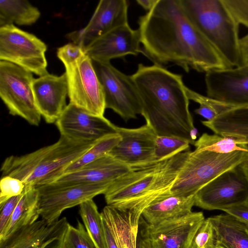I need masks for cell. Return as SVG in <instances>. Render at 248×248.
<instances>
[{
  "mask_svg": "<svg viewBox=\"0 0 248 248\" xmlns=\"http://www.w3.org/2000/svg\"><path fill=\"white\" fill-rule=\"evenodd\" d=\"M95 141L76 140L61 135L52 144L24 155L6 157L1 164V176L16 178L25 187L37 188L51 184Z\"/></svg>",
  "mask_w": 248,
  "mask_h": 248,
  "instance_id": "obj_3",
  "label": "cell"
},
{
  "mask_svg": "<svg viewBox=\"0 0 248 248\" xmlns=\"http://www.w3.org/2000/svg\"><path fill=\"white\" fill-rule=\"evenodd\" d=\"M194 145L198 151L207 150L219 154H228L235 151H248V144L242 140L216 134L203 133Z\"/></svg>",
  "mask_w": 248,
  "mask_h": 248,
  "instance_id": "obj_29",
  "label": "cell"
},
{
  "mask_svg": "<svg viewBox=\"0 0 248 248\" xmlns=\"http://www.w3.org/2000/svg\"><path fill=\"white\" fill-rule=\"evenodd\" d=\"M138 24L142 53L154 64L172 63L186 72L205 73L230 67L187 16L180 0H157Z\"/></svg>",
  "mask_w": 248,
  "mask_h": 248,
  "instance_id": "obj_1",
  "label": "cell"
},
{
  "mask_svg": "<svg viewBox=\"0 0 248 248\" xmlns=\"http://www.w3.org/2000/svg\"><path fill=\"white\" fill-rule=\"evenodd\" d=\"M141 205H107L101 214L110 224L119 248H136Z\"/></svg>",
  "mask_w": 248,
  "mask_h": 248,
  "instance_id": "obj_22",
  "label": "cell"
},
{
  "mask_svg": "<svg viewBox=\"0 0 248 248\" xmlns=\"http://www.w3.org/2000/svg\"><path fill=\"white\" fill-rule=\"evenodd\" d=\"M186 91L189 100H192L200 105V107L195 110V112L205 118L207 121H211L220 114L233 108L226 103L202 95L187 87Z\"/></svg>",
  "mask_w": 248,
  "mask_h": 248,
  "instance_id": "obj_31",
  "label": "cell"
},
{
  "mask_svg": "<svg viewBox=\"0 0 248 248\" xmlns=\"http://www.w3.org/2000/svg\"><path fill=\"white\" fill-rule=\"evenodd\" d=\"M38 193L34 187H25L22 197L16 206L8 228L0 239L4 240L19 229L38 220Z\"/></svg>",
  "mask_w": 248,
  "mask_h": 248,
  "instance_id": "obj_26",
  "label": "cell"
},
{
  "mask_svg": "<svg viewBox=\"0 0 248 248\" xmlns=\"http://www.w3.org/2000/svg\"><path fill=\"white\" fill-rule=\"evenodd\" d=\"M134 169L109 154L74 171L65 173L51 183L58 186L80 184H112Z\"/></svg>",
  "mask_w": 248,
  "mask_h": 248,
  "instance_id": "obj_21",
  "label": "cell"
},
{
  "mask_svg": "<svg viewBox=\"0 0 248 248\" xmlns=\"http://www.w3.org/2000/svg\"><path fill=\"white\" fill-rule=\"evenodd\" d=\"M138 29H132L128 24L117 27L84 48L93 61L109 62L114 59L142 53Z\"/></svg>",
  "mask_w": 248,
  "mask_h": 248,
  "instance_id": "obj_18",
  "label": "cell"
},
{
  "mask_svg": "<svg viewBox=\"0 0 248 248\" xmlns=\"http://www.w3.org/2000/svg\"><path fill=\"white\" fill-rule=\"evenodd\" d=\"M84 53L82 47L72 42L58 48L57 55L63 64H65L74 61Z\"/></svg>",
  "mask_w": 248,
  "mask_h": 248,
  "instance_id": "obj_38",
  "label": "cell"
},
{
  "mask_svg": "<svg viewBox=\"0 0 248 248\" xmlns=\"http://www.w3.org/2000/svg\"><path fill=\"white\" fill-rule=\"evenodd\" d=\"M195 196L183 197L170 195L156 200L142 211L141 217L149 224L178 218L191 212L195 205Z\"/></svg>",
  "mask_w": 248,
  "mask_h": 248,
  "instance_id": "obj_23",
  "label": "cell"
},
{
  "mask_svg": "<svg viewBox=\"0 0 248 248\" xmlns=\"http://www.w3.org/2000/svg\"><path fill=\"white\" fill-rule=\"evenodd\" d=\"M22 194L12 197L0 205V239L3 237L8 228L15 209Z\"/></svg>",
  "mask_w": 248,
  "mask_h": 248,
  "instance_id": "obj_37",
  "label": "cell"
},
{
  "mask_svg": "<svg viewBox=\"0 0 248 248\" xmlns=\"http://www.w3.org/2000/svg\"><path fill=\"white\" fill-rule=\"evenodd\" d=\"M32 73L13 63L0 62V97L10 114L38 126L41 115L32 90Z\"/></svg>",
  "mask_w": 248,
  "mask_h": 248,
  "instance_id": "obj_6",
  "label": "cell"
},
{
  "mask_svg": "<svg viewBox=\"0 0 248 248\" xmlns=\"http://www.w3.org/2000/svg\"><path fill=\"white\" fill-rule=\"evenodd\" d=\"M107 248H119L113 232L108 222L102 216Z\"/></svg>",
  "mask_w": 248,
  "mask_h": 248,
  "instance_id": "obj_40",
  "label": "cell"
},
{
  "mask_svg": "<svg viewBox=\"0 0 248 248\" xmlns=\"http://www.w3.org/2000/svg\"><path fill=\"white\" fill-rule=\"evenodd\" d=\"M46 44L14 24L0 27V60L13 63L39 77L48 74Z\"/></svg>",
  "mask_w": 248,
  "mask_h": 248,
  "instance_id": "obj_7",
  "label": "cell"
},
{
  "mask_svg": "<svg viewBox=\"0 0 248 248\" xmlns=\"http://www.w3.org/2000/svg\"><path fill=\"white\" fill-rule=\"evenodd\" d=\"M201 122L215 134L235 137L248 144V107L233 108L211 121Z\"/></svg>",
  "mask_w": 248,
  "mask_h": 248,
  "instance_id": "obj_24",
  "label": "cell"
},
{
  "mask_svg": "<svg viewBox=\"0 0 248 248\" xmlns=\"http://www.w3.org/2000/svg\"><path fill=\"white\" fill-rule=\"evenodd\" d=\"M36 105L46 123H55L66 108L67 76L47 74L34 78L32 84Z\"/></svg>",
  "mask_w": 248,
  "mask_h": 248,
  "instance_id": "obj_19",
  "label": "cell"
},
{
  "mask_svg": "<svg viewBox=\"0 0 248 248\" xmlns=\"http://www.w3.org/2000/svg\"><path fill=\"white\" fill-rule=\"evenodd\" d=\"M248 161V151L219 154L207 150L194 151L180 169L170 191L172 195L195 196L203 186L222 173Z\"/></svg>",
  "mask_w": 248,
  "mask_h": 248,
  "instance_id": "obj_5",
  "label": "cell"
},
{
  "mask_svg": "<svg viewBox=\"0 0 248 248\" xmlns=\"http://www.w3.org/2000/svg\"><path fill=\"white\" fill-rule=\"evenodd\" d=\"M116 128L121 140L109 155L134 169L157 163L154 152L157 135L148 124L135 128Z\"/></svg>",
  "mask_w": 248,
  "mask_h": 248,
  "instance_id": "obj_13",
  "label": "cell"
},
{
  "mask_svg": "<svg viewBox=\"0 0 248 248\" xmlns=\"http://www.w3.org/2000/svg\"><path fill=\"white\" fill-rule=\"evenodd\" d=\"M189 248H220L217 232L210 217L205 219L198 229Z\"/></svg>",
  "mask_w": 248,
  "mask_h": 248,
  "instance_id": "obj_33",
  "label": "cell"
},
{
  "mask_svg": "<svg viewBox=\"0 0 248 248\" xmlns=\"http://www.w3.org/2000/svg\"><path fill=\"white\" fill-rule=\"evenodd\" d=\"M64 245L65 248H96L83 225L79 220L76 227L68 224Z\"/></svg>",
  "mask_w": 248,
  "mask_h": 248,
  "instance_id": "obj_34",
  "label": "cell"
},
{
  "mask_svg": "<svg viewBox=\"0 0 248 248\" xmlns=\"http://www.w3.org/2000/svg\"><path fill=\"white\" fill-rule=\"evenodd\" d=\"M64 65L69 103L91 114L104 116L106 109L104 92L91 58L85 52Z\"/></svg>",
  "mask_w": 248,
  "mask_h": 248,
  "instance_id": "obj_8",
  "label": "cell"
},
{
  "mask_svg": "<svg viewBox=\"0 0 248 248\" xmlns=\"http://www.w3.org/2000/svg\"><path fill=\"white\" fill-rule=\"evenodd\" d=\"M165 160L134 169L116 179L104 194L107 205L131 202L140 198L156 179Z\"/></svg>",
  "mask_w": 248,
  "mask_h": 248,
  "instance_id": "obj_20",
  "label": "cell"
},
{
  "mask_svg": "<svg viewBox=\"0 0 248 248\" xmlns=\"http://www.w3.org/2000/svg\"><path fill=\"white\" fill-rule=\"evenodd\" d=\"M121 140V137L120 134L115 133L108 135L96 140L88 151L66 169L64 174L77 170L86 165L109 154L118 144Z\"/></svg>",
  "mask_w": 248,
  "mask_h": 248,
  "instance_id": "obj_30",
  "label": "cell"
},
{
  "mask_svg": "<svg viewBox=\"0 0 248 248\" xmlns=\"http://www.w3.org/2000/svg\"><path fill=\"white\" fill-rule=\"evenodd\" d=\"M24 184L20 180L10 176H1L0 182V205L9 199L22 194Z\"/></svg>",
  "mask_w": 248,
  "mask_h": 248,
  "instance_id": "obj_35",
  "label": "cell"
},
{
  "mask_svg": "<svg viewBox=\"0 0 248 248\" xmlns=\"http://www.w3.org/2000/svg\"><path fill=\"white\" fill-rule=\"evenodd\" d=\"M189 18L230 67L241 64L239 24L223 0H180Z\"/></svg>",
  "mask_w": 248,
  "mask_h": 248,
  "instance_id": "obj_4",
  "label": "cell"
},
{
  "mask_svg": "<svg viewBox=\"0 0 248 248\" xmlns=\"http://www.w3.org/2000/svg\"><path fill=\"white\" fill-rule=\"evenodd\" d=\"M241 167L244 173L248 179V161L243 163L241 165Z\"/></svg>",
  "mask_w": 248,
  "mask_h": 248,
  "instance_id": "obj_44",
  "label": "cell"
},
{
  "mask_svg": "<svg viewBox=\"0 0 248 248\" xmlns=\"http://www.w3.org/2000/svg\"><path fill=\"white\" fill-rule=\"evenodd\" d=\"M79 214L96 248H107L102 214L93 199L79 205Z\"/></svg>",
  "mask_w": 248,
  "mask_h": 248,
  "instance_id": "obj_28",
  "label": "cell"
},
{
  "mask_svg": "<svg viewBox=\"0 0 248 248\" xmlns=\"http://www.w3.org/2000/svg\"><path fill=\"white\" fill-rule=\"evenodd\" d=\"M102 86L106 108H110L125 122L141 114L138 94L131 76L121 72L110 62L93 61Z\"/></svg>",
  "mask_w": 248,
  "mask_h": 248,
  "instance_id": "obj_9",
  "label": "cell"
},
{
  "mask_svg": "<svg viewBox=\"0 0 248 248\" xmlns=\"http://www.w3.org/2000/svg\"><path fill=\"white\" fill-rule=\"evenodd\" d=\"M61 135L79 141H96L118 133L116 125L104 116L91 114L69 103L55 123Z\"/></svg>",
  "mask_w": 248,
  "mask_h": 248,
  "instance_id": "obj_15",
  "label": "cell"
},
{
  "mask_svg": "<svg viewBox=\"0 0 248 248\" xmlns=\"http://www.w3.org/2000/svg\"><path fill=\"white\" fill-rule=\"evenodd\" d=\"M241 64L248 65V33L240 38Z\"/></svg>",
  "mask_w": 248,
  "mask_h": 248,
  "instance_id": "obj_41",
  "label": "cell"
},
{
  "mask_svg": "<svg viewBox=\"0 0 248 248\" xmlns=\"http://www.w3.org/2000/svg\"><path fill=\"white\" fill-rule=\"evenodd\" d=\"M69 223L63 217L48 223L41 219L24 226L0 241V248H65Z\"/></svg>",
  "mask_w": 248,
  "mask_h": 248,
  "instance_id": "obj_16",
  "label": "cell"
},
{
  "mask_svg": "<svg viewBox=\"0 0 248 248\" xmlns=\"http://www.w3.org/2000/svg\"><path fill=\"white\" fill-rule=\"evenodd\" d=\"M157 0H137V3L145 10L150 11L156 2Z\"/></svg>",
  "mask_w": 248,
  "mask_h": 248,
  "instance_id": "obj_42",
  "label": "cell"
},
{
  "mask_svg": "<svg viewBox=\"0 0 248 248\" xmlns=\"http://www.w3.org/2000/svg\"><path fill=\"white\" fill-rule=\"evenodd\" d=\"M222 211L233 216L248 228V201L224 208Z\"/></svg>",
  "mask_w": 248,
  "mask_h": 248,
  "instance_id": "obj_39",
  "label": "cell"
},
{
  "mask_svg": "<svg viewBox=\"0 0 248 248\" xmlns=\"http://www.w3.org/2000/svg\"><path fill=\"white\" fill-rule=\"evenodd\" d=\"M131 76L146 123L157 135L184 139L194 145L198 130L189 110L182 75L156 64L140 63Z\"/></svg>",
  "mask_w": 248,
  "mask_h": 248,
  "instance_id": "obj_2",
  "label": "cell"
},
{
  "mask_svg": "<svg viewBox=\"0 0 248 248\" xmlns=\"http://www.w3.org/2000/svg\"><path fill=\"white\" fill-rule=\"evenodd\" d=\"M205 219L202 212H192L181 217L154 225L140 219V236L149 248H189Z\"/></svg>",
  "mask_w": 248,
  "mask_h": 248,
  "instance_id": "obj_12",
  "label": "cell"
},
{
  "mask_svg": "<svg viewBox=\"0 0 248 248\" xmlns=\"http://www.w3.org/2000/svg\"><path fill=\"white\" fill-rule=\"evenodd\" d=\"M207 96L233 108L248 107V65L205 73Z\"/></svg>",
  "mask_w": 248,
  "mask_h": 248,
  "instance_id": "obj_14",
  "label": "cell"
},
{
  "mask_svg": "<svg viewBox=\"0 0 248 248\" xmlns=\"http://www.w3.org/2000/svg\"><path fill=\"white\" fill-rule=\"evenodd\" d=\"M235 20L248 28V0H223Z\"/></svg>",
  "mask_w": 248,
  "mask_h": 248,
  "instance_id": "obj_36",
  "label": "cell"
},
{
  "mask_svg": "<svg viewBox=\"0 0 248 248\" xmlns=\"http://www.w3.org/2000/svg\"><path fill=\"white\" fill-rule=\"evenodd\" d=\"M129 4L125 0H101L87 25L70 33L68 38L83 48L109 31L128 24Z\"/></svg>",
  "mask_w": 248,
  "mask_h": 248,
  "instance_id": "obj_17",
  "label": "cell"
},
{
  "mask_svg": "<svg viewBox=\"0 0 248 248\" xmlns=\"http://www.w3.org/2000/svg\"><path fill=\"white\" fill-rule=\"evenodd\" d=\"M241 165L222 173L200 189L194 196L195 205L222 210L248 201V179Z\"/></svg>",
  "mask_w": 248,
  "mask_h": 248,
  "instance_id": "obj_11",
  "label": "cell"
},
{
  "mask_svg": "<svg viewBox=\"0 0 248 248\" xmlns=\"http://www.w3.org/2000/svg\"><path fill=\"white\" fill-rule=\"evenodd\" d=\"M187 140L176 137L157 135L155 141V159L158 162L182 152L189 150Z\"/></svg>",
  "mask_w": 248,
  "mask_h": 248,
  "instance_id": "obj_32",
  "label": "cell"
},
{
  "mask_svg": "<svg viewBox=\"0 0 248 248\" xmlns=\"http://www.w3.org/2000/svg\"><path fill=\"white\" fill-rule=\"evenodd\" d=\"M217 231L220 248H248V228L229 214L210 217Z\"/></svg>",
  "mask_w": 248,
  "mask_h": 248,
  "instance_id": "obj_25",
  "label": "cell"
},
{
  "mask_svg": "<svg viewBox=\"0 0 248 248\" xmlns=\"http://www.w3.org/2000/svg\"><path fill=\"white\" fill-rule=\"evenodd\" d=\"M110 184H80L58 186L49 184L38 187V213L48 223L59 219L61 214L93 198L104 194Z\"/></svg>",
  "mask_w": 248,
  "mask_h": 248,
  "instance_id": "obj_10",
  "label": "cell"
},
{
  "mask_svg": "<svg viewBox=\"0 0 248 248\" xmlns=\"http://www.w3.org/2000/svg\"><path fill=\"white\" fill-rule=\"evenodd\" d=\"M136 248H149L143 239L140 236H138Z\"/></svg>",
  "mask_w": 248,
  "mask_h": 248,
  "instance_id": "obj_43",
  "label": "cell"
},
{
  "mask_svg": "<svg viewBox=\"0 0 248 248\" xmlns=\"http://www.w3.org/2000/svg\"><path fill=\"white\" fill-rule=\"evenodd\" d=\"M40 15L39 9L28 0H0V27L13 23L30 25L35 23Z\"/></svg>",
  "mask_w": 248,
  "mask_h": 248,
  "instance_id": "obj_27",
  "label": "cell"
}]
</instances>
